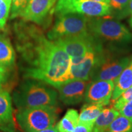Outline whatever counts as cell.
Listing matches in <instances>:
<instances>
[{
    "label": "cell",
    "mask_w": 132,
    "mask_h": 132,
    "mask_svg": "<svg viewBox=\"0 0 132 132\" xmlns=\"http://www.w3.org/2000/svg\"><path fill=\"white\" fill-rule=\"evenodd\" d=\"M29 0H12L11 19L20 16L27 6Z\"/></svg>",
    "instance_id": "obj_21"
},
{
    "label": "cell",
    "mask_w": 132,
    "mask_h": 132,
    "mask_svg": "<svg viewBox=\"0 0 132 132\" xmlns=\"http://www.w3.org/2000/svg\"><path fill=\"white\" fill-rule=\"evenodd\" d=\"M131 0H107L110 11V16L114 19L122 20L129 16Z\"/></svg>",
    "instance_id": "obj_18"
},
{
    "label": "cell",
    "mask_w": 132,
    "mask_h": 132,
    "mask_svg": "<svg viewBox=\"0 0 132 132\" xmlns=\"http://www.w3.org/2000/svg\"><path fill=\"white\" fill-rule=\"evenodd\" d=\"M15 32L24 78L42 81L54 87L70 80V57L61 46L32 24H18Z\"/></svg>",
    "instance_id": "obj_1"
},
{
    "label": "cell",
    "mask_w": 132,
    "mask_h": 132,
    "mask_svg": "<svg viewBox=\"0 0 132 132\" xmlns=\"http://www.w3.org/2000/svg\"><path fill=\"white\" fill-rule=\"evenodd\" d=\"M26 79L13 94V101L19 110L56 106L58 94L50 85L40 80Z\"/></svg>",
    "instance_id": "obj_2"
},
{
    "label": "cell",
    "mask_w": 132,
    "mask_h": 132,
    "mask_svg": "<svg viewBox=\"0 0 132 132\" xmlns=\"http://www.w3.org/2000/svg\"><path fill=\"white\" fill-rule=\"evenodd\" d=\"M120 114L130 119H132V100L125 104L121 110H119Z\"/></svg>",
    "instance_id": "obj_25"
},
{
    "label": "cell",
    "mask_w": 132,
    "mask_h": 132,
    "mask_svg": "<svg viewBox=\"0 0 132 132\" xmlns=\"http://www.w3.org/2000/svg\"><path fill=\"white\" fill-rule=\"evenodd\" d=\"M90 81L72 79L57 85L58 97L61 101L67 105H73L80 103L84 99L85 91Z\"/></svg>",
    "instance_id": "obj_10"
},
{
    "label": "cell",
    "mask_w": 132,
    "mask_h": 132,
    "mask_svg": "<svg viewBox=\"0 0 132 132\" xmlns=\"http://www.w3.org/2000/svg\"><path fill=\"white\" fill-rule=\"evenodd\" d=\"M11 3L0 0V29H4L9 17Z\"/></svg>",
    "instance_id": "obj_23"
},
{
    "label": "cell",
    "mask_w": 132,
    "mask_h": 132,
    "mask_svg": "<svg viewBox=\"0 0 132 132\" xmlns=\"http://www.w3.org/2000/svg\"><path fill=\"white\" fill-rule=\"evenodd\" d=\"M87 26L89 32L102 42L132 43V32L118 20L110 17H90Z\"/></svg>",
    "instance_id": "obj_3"
},
{
    "label": "cell",
    "mask_w": 132,
    "mask_h": 132,
    "mask_svg": "<svg viewBox=\"0 0 132 132\" xmlns=\"http://www.w3.org/2000/svg\"><path fill=\"white\" fill-rule=\"evenodd\" d=\"M130 19L129 20H128V23H129V25L130 27L132 28V0L130 1Z\"/></svg>",
    "instance_id": "obj_28"
},
{
    "label": "cell",
    "mask_w": 132,
    "mask_h": 132,
    "mask_svg": "<svg viewBox=\"0 0 132 132\" xmlns=\"http://www.w3.org/2000/svg\"><path fill=\"white\" fill-rule=\"evenodd\" d=\"M90 1H95V2H100V3H106L107 0H90Z\"/></svg>",
    "instance_id": "obj_29"
},
{
    "label": "cell",
    "mask_w": 132,
    "mask_h": 132,
    "mask_svg": "<svg viewBox=\"0 0 132 132\" xmlns=\"http://www.w3.org/2000/svg\"><path fill=\"white\" fill-rule=\"evenodd\" d=\"M9 69L0 65V89L3 88L9 78Z\"/></svg>",
    "instance_id": "obj_24"
},
{
    "label": "cell",
    "mask_w": 132,
    "mask_h": 132,
    "mask_svg": "<svg viewBox=\"0 0 132 132\" xmlns=\"http://www.w3.org/2000/svg\"><path fill=\"white\" fill-rule=\"evenodd\" d=\"M15 52L10 40L0 33V65L12 69L15 62Z\"/></svg>",
    "instance_id": "obj_15"
},
{
    "label": "cell",
    "mask_w": 132,
    "mask_h": 132,
    "mask_svg": "<svg viewBox=\"0 0 132 132\" xmlns=\"http://www.w3.org/2000/svg\"><path fill=\"white\" fill-rule=\"evenodd\" d=\"M129 57H114L107 53L92 74L90 81L108 80L115 82L130 61Z\"/></svg>",
    "instance_id": "obj_9"
},
{
    "label": "cell",
    "mask_w": 132,
    "mask_h": 132,
    "mask_svg": "<svg viewBox=\"0 0 132 132\" xmlns=\"http://www.w3.org/2000/svg\"><path fill=\"white\" fill-rule=\"evenodd\" d=\"M57 0H29L20 16L26 21L37 24L44 22L49 13H53Z\"/></svg>",
    "instance_id": "obj_12"
},
{
    "label": "cell",
    "mask_w": 132,
    "mask_h": 132,
    "mask_svg": "<svg viewBox=\"0 0 132 132\" xmlns=\"http://www.w3.org/2000/svg\"><path fill=\"white\" fill-rule=\"evenodd\" d=\"M12 101L7 90L0 89V129L5 132H15Z\"/></svg>",
    "instance_id": "obj_13"
},
{
    "label": "cell",
    "mask_w": 132,
    "mask_h": 132,
    "mask_svg": "<svg viewBox=\"0 0 132 132\" xmlns=\"http://www.w3.org/2000/svg\"><path fill=\"white\" fill-rule=\"evenodd\" d=\"M132 86V57L128 65L125 67L114 82V87L111 100L114 102L123 92Z\"/></svg>",
    "instance_id": "obj_14"
},
{
    "label": "cell",
    "mask_w": 132,
    "mask_h": 132,
    "mask_svg": "<svg viewBox=\"0 0 132 132\" xmlns=\"http://www.w3.org/2000/svg\"><path fill=\"white\" fill-rule=\"evenodd\" d=\"M58 114L56 106H40L19 110L16 119L24 132H37L54 126Z\"/></svg>",
    "instance_id": "obj_4"
},
{
    "label": "cell",
    "mask_w": 132,
    "mask_h": 132,
    "mask_svg": "<svg viewBox=\"0 0 132 132\" xmlns=\"http://www.w3.org/2000/svg\"><path fill=\"white\" fill-rule=\"evenodd\" d=\"M94 125H86L78 123L72 132H92Z\"/></svg>",
    "instance_id": "obj_26"
},
{
    "label": "cell",
    "mask_w": 132,
    "mask_h": 132,
    "mask_svg": "<svg viewBox=\"0 0 132 132\" xmlns=\"http://www.w3.org/2000/svg\"><path fill=\"white\" fill-rule=\"evenodd\" d=\"M54 42L70 57L83 56L87 52L103 47V42L89 32L81 35L61 38Z\"/></svg>",
    "instance_id": "obj_8"
},
{
    "label": "cell",
    "mask_w": 132,
    "mask_h": 132,
    "mask_svg": "<svg viewBox=\"0 0 132 132\" xmlns=\"http://www.w3.org/2000/svg\"><path fill=\"white\" fill-rule=\"evenodd\" d=\"M79 114L75 110H69L56 125L59 132H72L78 125Z\"/></svg>",
    "instance_id": "obj_19"
},
{
    "label": "cell",
    "mask_w": 132,
    "mask_h": 132,
    "mask_svg": "<svg viewBox=\"0 0 132 132\" xmlns=\"http://www.w3.org/2000/svg\"><path fill=\"white\" fill-rule=\"evenodd\" d=\"M87 23L88 18L84 15L77 13L57 15L47 37L54 41L61 38L81 35L89 32Z\"/></svg>",
    "instance_id": "obj_5"
},
{
    "label": "cell",
    "mask_w": 132,
    "mask_h": 132,
    "mask_svg": "<svg viewBox=\"0 0 132 132\" xmlns=\"http://www.w3.org/2000/svg\"><path fill=\"white\" fill-rule=\"evenodd\" d=\"M107 52L103 47L87 52L83 56L70 57V80L78 79L90 81L92 74L106 56Z\"/></svg>",
    "instance_id": "obj_7"
},
{
    "label": "cell",
    "mask_w": 132,
    "mask_h": 132,
    "mask_svg": "<svg viewBox=\"0 0 132 132\" xmlns=\"http://www.w3.org/2000/svg\"><path fill=\"white\" fill-rule=\"evenodd\" d=\"M119 114V111L113 106L103 108L94 123L92 132H106L111 123Z\"/></svg>",
    "instance_id": "obj_16"
},
{
    "label": "cell",
    "mask_w": 132,
    "mask_h": 132,
    "mask_svg": "<svg viewBox=\"0 0 132 132\" xmlns=\"http://www.w3.org/2000/svg\"><path fill=\"white\" fill-rule=\"evenodd\" d=\"M132 100V86L122 94L114 102L113 107L119 111L125 104Z\"/></svg>",
    "instance_id": "obj_22"
},
{
    "label": "cell",
    "mask_w": 132,
    "mask_h": 132,
    "mask_svg": "<svg viewBox=\"0 0 132 132\" xmlns=\"http://www.w3.org/2000/svg\"><path fill=\"white\" fill-rule=\"evenodd\" d=\"M53 12L56 15L77 13L89 17L111 18L110 8L106 3L90 0H57Z\"/></svg>",
    "instance_id": "obj_6"
},
{
    "label": "cell",
    "mask_w": 132,
    "mask_h": 132,
    "mask_svg": "<svg viewBox=\"0 0 132 132\" xmlns=\"http://www.w3.org/2000/svg\"><path fill=\"white\" fill-rule=\"evenodd\" d=\"M114 87V82L108 80L90 81L85 91L84 100L87 103H110Z\"/></svg>",
    "instance_id": "obj_11"
},
{
    "label": "cell",
    "mask_w": 132,
    "mask_h": 132,
    "mask_svg": "<svg viewBox=\"0 0 132 132\" xmlns=\"http://www.w3.org/2000/svg\"><path fill=\"white\" fill-rule=\"evenodd\" d=\"M106 132H132V119L119 114Z\"/></svg>",
    "instance_id": "obj_20"
},
{
    "label": "cell",
    "mask_w": 132,
    "mask_h": 132,
    "mask_svg": "<svg viewBox=\"0 0 132 132\" xmlns=\"http://www.w3.org/2000/svg\"><path fill=\"white\" fill-rule=\"evenodd\" d=\"M3 1H6V2H8V3H12V0H3Z\"/></svg>",
    "instance_id": "obj_30"
},
{
    "label": "cell",
    "mask_w": 132,
    "mask_h": 132,
    "mask_svg": "<svg viewBox=\"0 0 132 132\" xmlns=\"http://www.w3.org/2000/svg\"><path fill=\"white\" fill-rule=\"evenodd\" d=\"M37 132H59V131H58V130H57L56 126L55 127L53 126V127H50V128H46V129L40 130V131H39Z\"/></svg>",
    "instance_id": "obj_27"
},
{
    "label": "cell",
    "mask_w": 132,
    "mask_h": 132,
    "mask_svg": "<svg viewBox=\"0 0 132 132\" xmlns=\"http://www.w3.org/2000/svg\"><path fill=\"white\" fill-rule=\"evenodd\" d=\"M104 106L98 103H87L83 105L79 115L78 123L94 125L95 120L103 110Z\"/></svg>",
    "instance_id": "obj_17"
}]
</instances>
